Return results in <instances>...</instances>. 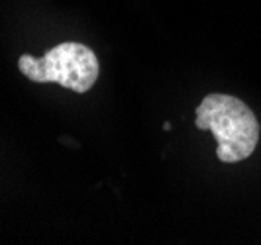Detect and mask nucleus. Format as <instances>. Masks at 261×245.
<instances>
[{
    "instance_id": "obj_1",
    "label": "nucleus",
    "mask_w": 261,
    "mask_h": 245,
    "mask_svg": "<svg viewBox=\"0 0 261 245\" xmlns=\"http://www.w3.org/2000/svg\"><path fill=\"white\" fill-rule=\"evenodd\" d=\"M195 126L212 131L222 163H240L255 151L259 142V122L255 114L236 96L208 94L196 106Z\"/></svg>"
},
{
    "instance_id": "obj_2",
    "label": "nucleus",
    "mask_w": 261,
    "mask_h": 245,
    "mask_svg": "<svg viewBox=\"0 0 261 245\" xmlns=\"http://www.w3.org/2000/svg\"><path fill=\"white\" fill-rule=\"evenodd\" d=\"M18 69L34 83H57L75 92L91 91L100 73L94 51L79 41L59 43L45 51L41 59L22 55Z\"/></svg>"
}]
</instances>
